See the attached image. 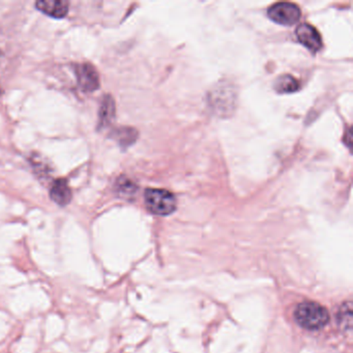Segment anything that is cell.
<instances>
[{
  "mask_svg": "<svg viewBox=\"0 0 353 353\" xmlns=\"http://www.w3.org/2000/svg\"><path fill=\"white\" fill-rule=\"evenodd\" d=\"M293 315L296 323L307 330H320L330 321V314L326 307L315 301L299 303Z\"/></svg>",
  "mask_w": 353,
  "mask_h": 353,
  "instance_id": "6da1fadb",
  "label": "cell"
},
{
  "mask_svg": "<svg viewBox=\"0 0 353 353\" xmlns=\"http://www.w3.org/2000/svg\"><path fill=\"white\" fill-rule=\"evenodd\" d=\"M144 197L146 208L152 214L169 216L176 210V198L167 190L148 189Z\"/></svg>",
  "mask_w": 353,
  "mask_h": 353,
  "instance_id": "7a4b0ae2",
  "label": "cell"
},
{
  "mask_svg": "<svg viewBox=\"0 0 353 353\" xmlns=\"http://www.w3.org/2000/svg\"><path fill=\"white\" fill-rule=\"evenodd\" d=\"M268 17L281 26H293L301 18V10L294 3H278L268 9Z\"/></svg>",
  "mask_w": 353,
  "mask_h": 353,
  "instance_id": "3957f363",
  "label": "cell"
},
{
  "mask_svg": "<svg viewBox=\"0 0 353 353\" xmlns=\"http://www.w3.org/2000/svg\"><path fill=\"white\" fill-rule=\"evenodd\" d=\"M78 83L84 92H94L100 88V77L96 68L90 63H84L76 67Z\"/></svg>",
  "mask_w": 353,
  "mask_h": 353,
  "instance_id": "277c9868",
  "label": "cell"
},
{
  "mask_svg": "<svg viewBox=\"0 0 353 353\" xmlns=\"http://www.w3.org/2000/svg\"><path fill=\"white\" fill-rule=\"evenodd\" d=\"M297 40L311 52L319 51L322 47L321 37L314 26L310 24H301L296 30Z\"/></svg>",
  "mask_w": 353,
  "mask_h": 353,
  "instance_id": "5b68a950",
  "label": "cell"
},
{
  "mask_svg": "<svg viewBox=\"0 0 353 353\" xmlns=\"http://www.w3.org/2000/svg\"><path fill=\"white\" fill-rule=\"evenodd\" d=\"M36 6L43 13L57 19H61L69 13V3L65 0H40Z\"/></svg>",
  "mask_w": 353,
  "mask_h": 353,
  "instance_id": "8992f818",
  "label": "cell"
},
{
  "mask_svg": "<svg viewBox=\"0 0 353 353\" xmlns=\"http://www.w3.org/2000/svg\"><path fill=\"white\" fill-rule=\"evenodd\" d=\"M50 198L61 206H65L71 202L72 191L65 179H57L50 190Z\"/></svg>",
  "mask_w": 353,
  "mask_h": 353,
  "instance_id": "52a82bcc",
  "label": "cell"
},
{
  "mask_svg": "<svg viewBox=\"0 0 353 353\" xmlns=\"http://www.w3.org/2000/svg\"><path fill=\"white\" fill-rule=\"evenodd\" d=\"M115 117V104L110 96H105L99 111V128L107 127Z\"/></svg>",
  "mask_w": 353,
  "mask_h": 353,
  "instance_id": "ba28073f",
  "label": "cell"
},
{
  "mask_svg": "<svg viewBox=\"0 0 353 353\" xmlns=\"http://www.w3.org/2000/svg\"><path fill=\"white\" fill-rule=\"evenodd\" d=\"M274 88L279 94H292L301 88L299 82L290 75H284L276 79Z\"/></svg>",
  "mask_w": 353,
  "mask_h": 353,
  "instance_id": "9c48e42d",
  "label": "cell"
},
{
  "mask_svg": "<svg viewBox=\"0 0 353 353\" xmlns=\"http://www.w3.org/2000/svg\"><path fill=\"white\" fill-rule=\"evenodd\" d=\"M0 96H1V88H0Z\"/></svg>",
  "mask_w": 353,
  "mask_h": 353,
  "instance_id": "30bf717a",
  "label": "cell"
}]
</instances>
